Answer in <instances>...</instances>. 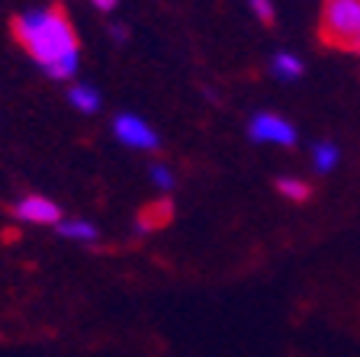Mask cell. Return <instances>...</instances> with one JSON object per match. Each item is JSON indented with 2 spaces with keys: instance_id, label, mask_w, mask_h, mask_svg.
<instances>
[{
  "instance_id": "2",
  "label": "cell",
  "mask_w": 360,
  "mask_h": 357,
  "mask_svg": "<svg viewBox=\"0 0 360 357\" xmlns=\"http://www.w3.org/2000/svg\"><path fill=\"white\" fill-rule=\"evenodd\" d=\"M319 32L335 49L360 55V0H325Z\"/></svg>"
},
{
  "instance_id": "10",
  "label": "cell",
  "mask_w": 360,
  "mask_h": 357,
  "mask_svg": "<svg viewBox=\"0 0 360 357\" xmlns=\"http://www.w3.org/2000/svg\"><path fill=\"white\" fill-rule=\"evenodd\" d=\"M338 161H341V151H338L335 142H315L312 145V168L315 174H331L338 168Z\"/></svg>"
},
{
  "instance_id": "15",
  "label": "cell",
  "mask_w": 360,
  "mask_h": 357,
  "mask_svg": "<svg viewBox=\"0 0 360 357\" xmlns=\"http://www.w3.org/2000/svg\"><path fill=\"white\" fill-rule=\"evenodd\" d=\"M94 10H100V13H112V10L120 7V0H87Z\"/></svg>"
},
{
  "instance_id": "7",
  "label": "cell",
  "mask_w": 360,
  "mask_h": 357,
  "mask_svg": "<svg viewBox=\"0 0 360 357\" xmlns=\"http://www.w3.org/2000/svg\"><path fill=\"white\" fill-rule=\"evenodd\" d=\"M302 71H306V61L290 49H280V52L270 55V75L277 81H300Z\"/></svg>"
},
{
  "instance_id": "11",
  "label": "cell",
  "mask_w": 360,
  "mask_h": 357,
  "mask_svg": "<svg viewBox=\"0 0 360 357\" xmlns=\"http://www.w3.org/2000/svg\"><path fill=\"white\" fill-rule=\"evenodd\" d=\"M277 194L286 196L290 203H306L309 196H312V187H309V180H300V177H277Z\"/></svg>"
},
{
  "instance_id": "13",
  "label": "cell",
  "mask_w": 360,
  "mask_h": 357,
  "mask_svg": "<svg viewBox=\"0 0 360 357\" xmlns=\"http://www.w3.org/2000/svg\"><path fill=\"white\" fill-rule=\"evenodd\" d=\"M248 10H251V16H255L257 23H264V26H270V23L277 20L274 0H248Z\"/></svg>"
},
{
  "instance_id": "8",
  "label": "cell",
  "mask_w": 360,
  "mask_h": 357,
  "mask_svg": "<svg viewBox=\"0 0 360 357\" xmlns=\"http://www.w3.org/2000/svg\"><path fill=\"white\" fill-rule=\"evenodd\" d=\"M55 235L58 238H68V242H77V245H94L100 238V229L87 219H61L55 225Z\"/></svg>"
},
{
  "instance_id": "9",
  "label": "cell",
  "mask_w": 360,
  "mask_h": 357,
  "mask_svg": "<svg viewBox=\"0 0 360 357\" xmlns=\"http://www.w3.org/2000/svg\"><path fill=\"white\" fill-rule=\"evenodd\" d=\"M171 216H174V206L167 200L165 203H151L142 216L135 219V235H145V232L161 229L165 223H171Z\"/></svg>"
},
{
  "instance_id": "1",
  "label": "cell",
  "mask_w": 360,
  "mask_h": 357,
  "mask_svg": "<svg viewBox=\"0 0 360 357\" xmlns=\"http://www.w3.org/2000/svg\"><path fill=\"white\" fill-rule=\"evenodd\" d=\"M13 36L32 65L52 81H75L81 71V42L61 7H26L13 20Z\"/></svg>"
},
{
  "instance_id": "4",
  "label": "cell",
  "mask_w": 360,
  "mask_h": 357,
  "mask_svg": "<svg viewBox=\"0 0 360 357\" xmlns=\"http://www.w3.org/2000/svg\"><path fill=\"white\" fill-rule=\"evenodd\" d=\"M248 139L255 145H283V149H292L296 145V126L290 119L280 116V113L261 110L248 119Z\"/></svg>"
},
{
  "instance_id": "14",
  "label": "cell",
  "mask_w": 360,
  "mask_h": 357,
  "mask_svg": "<svg viewBox=\"0 0 360 357\" xmlns=\"http://www.w3.org/2000/svg\"><path fill=\"white\" fill-rule=\"evenodd\" d=\"M110 39L116 45H129V26H126V23H112V26H110Z\"/></svg>"
},
{
  "instance_id": "6",
  "label": "cell",
  "mask_w": 360,
  "mask_h": 357,
  "mask_svg": "<svg viewBox=\"0 0 360 357\" xmlns=\"http://www.w3.org/2000/svg\"><path fill=\"white\" fill-rule=\"evenodd\" d=\"M68 104L84 116H94V113L103 110V94L87 81H71L68 84Z\"/></svg>"
},
{
  "instance_id": "5",
  "label": "cell",
  "mask_w": 360,
  "mask_h": 357,
  "mask_svg": "<svg viewBox=\"0 0 360 357\" xmlns=\"http://www.w3.org/2000/svg\"><path fill=\"white\" fill-rule=\"evenodd\" d=\"M13 216L26 225H58L61 223V206L42 194L20 196L13 203Z\"/></svg>"
},
{
  "instance_id": "12",
  "label": "cell",
  "mask_w": 360,
  "mask_h": 357,
  "mask_svg": "<svg viewBox=\"0 0 360 357\" xmlns=\"http://www.w3.org/2000/svg\"><path fill=\"white\" fill-rule=\"evenodd\" d=\"M148 177H151V184H155L158 190H165V194H171L174 187H177V177H174V171L165 161H151L148 164Z\"/></svg>"
},
{
  "instance_id": "3",
  "label": "cell",
  "mask_w": 360,
  "mask_h": 357,
  "mask_svg": "<svg viewBox=\"0 0 360 357\" xmlns=\"http://www.w3.org/2000/svg\"><path fill=\"white\" fill-rule=\"evenodd\" d=\"M112 139L126 145L132 151H158L161 149V135L151 126L148 119H142L139 113H116L110 123Z\"/></svg>"
}]
</instances>
